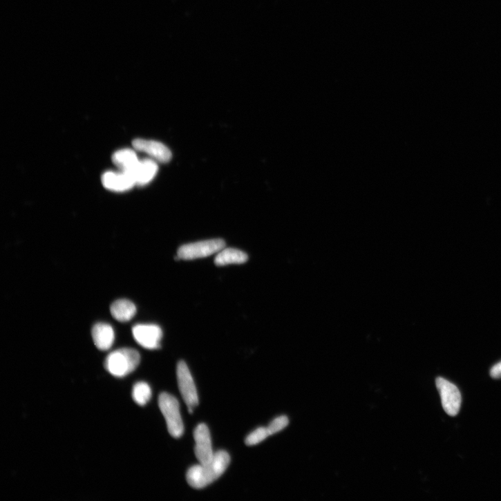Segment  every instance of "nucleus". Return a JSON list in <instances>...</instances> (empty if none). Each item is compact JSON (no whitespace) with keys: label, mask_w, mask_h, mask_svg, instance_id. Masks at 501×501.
Masks as SVG:
<instances>
[{"label":"nucleus","mask_w":501,"mask_h":501,"mask_svg":"<svg viewBox=\"0 0 501 501\" xmlns=\"http://www.w3.org/2000/svg\"><path fill=\"white\" fill-rule=\"evenodd\" d=\"M230 462L229 453L220 451L209 462L191 467L186 475L187 483L196 489L205 488L225 473Z\"/></svg>","instance_id":"nucleus-1"},{"label":"nucleus","mask_w":501,"mask_h":501,"mask_svg":"<svg viewBox=\"0 0 501 501\" xmlns=\"http://www.w3.org/2000/svg\"><path fill=\"white\" fill-rule=\"evenodd\" d=\"M140 355L133 348H122L112 352L105 361L107 371L115 377L122 378L134 372L140 363Z\"/></svg>","instance_id":"nucleus-2"},{"label":"nucleus","mask_w":501,"mask_h":501,"mask_svg":"<svg viewBox=\"0 0 501 501\" xmlns=\"http://www.w3.org/2000/svg\"><path fill=\"white\" fill-rule=\"evenodd\" d=\"M158 405L169 434L174 438H180L183 435L184 426L178 399L169 393H162L159 396Z\"/></svg>","instance_id":"nucleus-3"},{"label":"nucleus","mask_w":501,"mask_h":501,"mask_svg":"<svg viewBox=\"0 0 501 501\" xmlns=\"http://www.w3.org/2000/svg\"><path fill=\"white\" fill-rule=\"evenodd\" d=\"M225 247L226 243L223 239H212L189 243L178 249L177 258L190 261L207 258L218 254Z\"/></svg>","instance_id":"nucleus-4"},{"label":"nucleus","mask_w":501,"mask_h":501,"mask_svg":"<svg viewBox=\"0 0 501 501\" xmlns=\"http://www.w3.org/2000/svg\"><path fill=\"white\" fill-rule=\"evenodd\" d=\"M178 388L189 413L191 414L198 405L196 388L191 372L185 361H180L177 366Z\"/></svg>","instance_id":"nucleus-5"},{"label":"nucleus","mask_w":501,"mask_h":501,"mask_svg":"<svg viewBox=\"0 0 501 501\" xmlns=\"http://www.w3.org/2000/svg\"><path fill=\"white\" fill-rule=\"evenodd\" d=\"M436 384L444 411L451 417L457 416L462 404V395L458 388L442 377L436 379Z\"/></svg>","instance_id":"nucleus-6"},{"label":"nucleus","mask_w":501,"mask_h":501,"mask_svg":"<svg viewBox=\"0 0 501 501\" xmlns=\"http://www.w3.org/2000/svg\"><path fill=\"white\" fill-rule=\"evenodd\" d=\"M133 335L136 342L147 350H157L160 348L162 330L154 324H139L133 328Z\"/></svg>","instance_id":"nucleus-7"},{"label":"nucleus","mask_w":501,"mask_h":501,"mask_svg":"<svg viewBox=\"0 0 501 501\" xmlns=\"http://www.w3.org/2000/svg\"><path fill=\"white\" fill-rule=\"evenodd\" d=\"M193 438L194 453L200 464H206L211 461L215 453L208 426L204 424H199L194 431Z\"/></svg>","instance_id":"nucleus-8"},{"label":"nucleus","mask_w":501,"mask_h":501,"mask_svg":"<svg viewBox=\"0 0 501 501\" xmlns=\"http://www.w3.org/2000/svg\"><path fill=\"white\" fill-rule=\"evenodd\" d=\"M102 181L105 188L116 192H124L136 185L133 176L124 171H109L102 176Z\"/></svg>","instance_id":"nucleus-9"},{"label":"nucleus","mask_w":501,"mask_h":501,"mask_svg":"<svg viewBox=\"0 0 501 501\" xmlns=\"http://www.w3.org/2000/svg\"><path fill=\"white\" fill-rule=\"evenodd\" d=\"M133 146L135 150L144 153L160 162H168L172 156L164 144L156 141L137 139L133 142Z\"/></svg>","instance_id":"nucleus-10"},{"label":"nucleus","mask_w":501,"mask_h":501,"mask_svg":"<svg viewBox=\"0 0 501 501\" xmlns=\"http://www.w3.org/2000/svg\"><path fill=\"white\" fill-rule=\"evenodd\" d=\"M91 336L94 345L100 351L111 350L115 341L113 328L106 323H97L94 325Z\"/></svg>","instance_id":"nucleus-11"},{"label":"nucleus","mask_w":501,"mask_h":501,"mask_svg":"<svg viewBox=\"0 0 501 501\" xmlns=\"http://www.w3.org/2000/svg\"><path fill=\"white\" fill-rule=\"evenodd\" d=\"M158 171V165L153 159L140 160L138 164L131 173L138 186H145L151 182Z\"/></svg>","instance_id":"nucleus-12"},{"label":"nucleus","mask_w":501,"mask_h":501,"mask_svg":"<svg viewBox=\"0 0 501 501\" xmlns=\"http://www.w3.org/2000/svg\"><path fill=\"white\" fill-rule=\"evenodd\" d=\"M111 313L116 321L120 323H127L135 317L137 314V308L131 301L120 299L112 304Z\"/></svg>","instance_id":"nucleus-13"},{"label":"nucleus","mask_w":501,"mask_h":501,"mask_svg":"<svg viewBox=\"0 0 501 501\" xmlns=\"http://www.w3.org/2000/svg\"><path fill=\"white\" fill-rule=\"evenodd\" d=\"M113 161L121 171L131 173L138 164L140 159L134 150L124 149L113 154Z\"/></svg>","instance_id":"nucleus-14"},{"label":"nucleus","mask_w":501,"mask_h":501,"mask_svg":"<svg viewBox=\"0 0 501 501\" xmlns=\"http://www.w3.org/2000/svg\"><path fill=\"white\" fill-rule=\"evenodd\" d=\"M248 261V256L243 251L235 248H224L219 252L215 258L217 266H225L232 264H243Z\"/></svg>","instance_id":"nucleus-15"},{"label":"nucleus","mask_w":501,"mask_h":501,"mask_svg":"<svg viewBox=\"0 0 501 501\" xmlns=\"http://www.w3.org/2000/svg\"><path fill=\"white\" fill-rule=\"evenodd\" d=\"M151 396L152 390L147 383L140 381L135 384L133 390V397L138 406H145L149 402Z\"/></svg>","instance_id":"nucleus-16"},{"label":"nucleus","mask_w":501,"mask_h":501,"mask_svg":"<svg viewBox=\"0 0 501 501\" xmlns=\"http://www.w3.org/2000/svg\"><path fill=\"white\" fill-rule=\"evenodd\" d=\"M270 436L267 428H259L252 433L245 439L249 446L257 445Z\"/></svg>","instance_id":"nucleus-17"},{"label":"nucleus","mask_w":501,"mask_h":501,"mask_svg":"<svg viewBox=\"0 0 501 501\" xmlns=\"http://www.w3.org/2000/svg\"><path fill=\"white\" fill-rule=\"evenodd\" d=\"M289 424L287 417L282 416L275 419L267 427L270 435H274L284 429Z\"/></svg>","instance_id":"nucleus-18"},{"label":"nucleus","mask_w":501,"mask_h":501,"mask_svg":"<svg viewBox=\"0 0 501 501\" xmlns=\"http://www.w3.org/2000/svg\"><path fill=\"white\" fill-rule=\"evenodd\" d=\"M490 375L493 379L501 378V361L495 364L490 370Z\"/></svg>","instance_id":"nucleus-19"}]
</instances>
